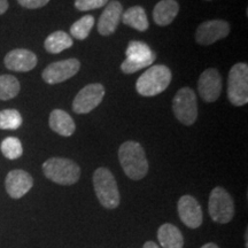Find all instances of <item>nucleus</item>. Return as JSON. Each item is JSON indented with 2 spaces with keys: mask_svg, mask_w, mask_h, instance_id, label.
Instances as JSON below:
<instances>
[{
  "mask_svg": "<svg viewBox=\"0 0 248 248\" xmlns=\"http://www.w3.org/2000/svg\"><path fill=\"white\" fill-rule=\"evenodd\" d=\"M119 160L125 175L133 181H139L147 175L148 161L139 142H123L119 150Z\"/></svg>",
  "mask_w": 248,
  "mask_h": 248,
  "instance_id": "nucleus-1",
  "label": "nucleus"
},
{
  "mask_svg": "<svg viewBox=\"0 0 248 248\" xmlns=\"http://www.w3.org/2000/svg\"><path fill=\"white\" fill-rule=\"evenodd\" d=\"M171 82V71L167 66H152L139 77L136 89L142 97H154L168 88Z\"/></svg>",
  "mask_w": 248,
  "mask_h": 248,
  "instance_id": "nucleus-2",
  "label": "nucleus"
},
{
  "mask_svg": "<svg viewBox=\"0 0 248 248\" xmlns=\"http://www.w3.org/2000/svg\"><path fill=\"white\" fill-rule=\"evenodd\" d=\"M46 178L60 185H73L80 177L78 164L63 157H51L43 163Z\"/></svg>",
  "mask_w": 248,
  "mask_h": 248,
  "instance_id": "nucleus-3",
  "label": "nucleus"
},
{
  "mask_svg": "<svg viewBox=\"0 0 248 248\" xmlns=\"http://www.w3.org/2000/svg\"><path fill=\"white\" fill-rule=\"evenodd\" d=\"M93 186L98 200L105 208L115 209L121 198L113 173L106 168H99L93 173Z\"/></svg>",
  "mask_w": 248,
  "mask_h": 248,
  "instance_id": "nucleus-4",
  "label": "nucleus"
},
{
  "mask_svg": "<svg viewBox=\"0 0 248 248\" xmlns=\"http://www.w3.org/2000/svg\"><path fill=\"white\" fill-rule=\"evenodd\" d=\"M125 55V60L121 64V70L124 74H133L142 68L151 67L156 58V54L152 51L146 43L137 42V40L129 43Z\"/></svg>",
  "mask_w": 248,
  "mask_h": 248,
  "instance_id": "nucleus-5",
  "label": "nucleus"
},
{
  "mask_svg": "<svg viewBox=\"0 0 248 248\" xmlns=\"http://www.w3.org/2000/svg\"><path fill=\"white\" fill-rule=\"evenodd\" d=\"M228 97L234 106H244L248 102V66L235 63L229 73Z\"/></svg>",
  "mask_w": 248,
  "mask_h": 248,
  "instance_id": "nucleus-6",
  "label": "nucleus"
},
{
  "mask_svg": "<svg viewBox=\"0 0 248 248\" xmlns=\"http://www.w3.org/2000/svg\"><path fill=\"white\" fill-rule=\"evenodd\" d=\"M172 110L176 119L185 125H192L198 117L197 94L190 88H183L172 100Z\"/></svg>",
  "mask_w": 248,
  "mask_h": 248,
  "instance_id": "nucleus-7",
  "label": "nucleus"
},
{
  "mask_svg": "<svg viewBox=\"0 0 248 248\" xmlns=\"http://www.w3.org/2000/svg\"><path fill=\"white\" fill-rule=\"evenodd\" d=\"M209 215L213 221L221 224L229 223L233 218L234 203L231 195L223 187H215L209 195Z\"/></svg>",
  "mask_w": 248,
  "mask_h": 248,
  "instance_id": "nucleus-8",
  "label": "nucleus"
},
{
  "mask_svg": "<svg viewBox=\"0 0 248 248\" xmlns=\"http://www.w3.org/2000/svg\"><path fill=\"white\" fill-rule=\"evenodd\" d=\"M105 97V88L99 83H93L83 88L73 101V110L76 114H88L101 104Z\"/></svg>",
  "mask_w": 248,
  "mask_h": 248,
  "instance_id": "nucleus-9",
  "label": "nucleus"
},
{
  "mask_svg": "<svg viewBox=\"0 0 248 248\" xmlns=\"http://www.w3.org/2000/svg\"><path fill=\"white\" fill-rule=\"evenodd\" d=\"M80 63L77 59H68L48 64L43 71L42 77L47 84H58L71 78L78 73Z\"/></svg>",
  "mask_w": 248,
  "mask_h": 248,
  "instance_id": "nucleus-10",
  "label": "nucleus"
},
{
  "mask_svg": "<svg viewBox=\"0 0 248 248\" xmlns=\"http://www.w3.org/2000/svg\"><path fill=\"white\" fill-rule=\"evenodd\" d=\"M230 33V26L226 21L210 20L202 22L195 31V40L200 45H212L225 38Z\"/></svg>",
  "mask_w": 248,
  "mask_h": 248,
  "instance_id": "nucleus-11",
  "label": "nucleus"
},
{
  "mask_svg": "<svg viewBox=\"0 0 248 248\" xmlns=\"http://www.w3.org/2000/svg\"><path fill=\"white\" fill-rule=\"evenodd\" d=\"M200 97L207 102H214L219 98L222 92V77L218 70L209 68L200 75L198 82Z\"/></svg>",
  "mask_w": 248,
  "mask_h": 248,
  "instance_id": "nucleus-12",
  "label": "nucleus"
},
{
  "mask_svg": "<svg viewBox=\"0 0 248 248\" xmlns=\"http://www.w3.org/2000/svg\"><path fill=\"white\" fill-rule=\"evenodd\" d=\"M178 215L181 221L190 229H197L202 224V209L199 202L191 195H183L179 199Z\"/></svg>",
  "mask_w": 248,
  "mask_h": 248,
  "instance_id": "nucleus-13",
  "label": "nucleus"
},
{
  "mask_svg": "<svg viewBox=\"0 0 248 248\" xmlns=\"http://www.w3.org/2000/svg\"><path fill=\"white\" fill-rule=\"evenodd\" d=\"M33 186V179L24 170H12L5 181V187L8 195L13 199H20L26 195Z\"/></svg>",
  "mask_w": 248,
  "mask_h": 248,
  "instance_id": "nucleus-14",
  "label": "nucleus"
},
{
  "mask_svg": "<svg viewBox=\"0 0 248 248\" xmlns=\"http://www.w3.org/2000/svg\"><path fill=\"white\" fill-rule=\"evenodd\" d=\"M122 14L123 6L120 1L111 0L110 2H108L98 21L99 33L102 36H109L115 32L122 18Z\"/></svg>",
  "mask_w": 248,
  "mask_h": 248,
  "instance_id": "nucleus-15",
  "label": "nucleus"
},
{
  "mask_svg": "<svg viewBox=\"0 0 248 248\" xmlns=\"http://www.w3.org/2000/svg\"><path fill=\"white\" fill-rule=\"evenodd\" d=\"M37 57L33 52L24 48H16L8 52L4 59V63L7 69L26 73L32 70L37 66Z\"/></svg>",
  "mask_w": 248,
  "mask_h": 248,
  "instance_id": "nucleus-16",
  "label": "nucleus"
},
{
  "mask_svg": "<svg viewBox=\"0 0 248 248\" xmlns=\"http://www.w3.org/2000/svg\"><path fill=\"white\" fill-rule=\"evenodd\" d=\"M49 128L63 137H70L76 130L74 120L67 111L62 109H54L49 114Z\"/></svg>",
  "mask_w": 248,
  "mask_h": 248,
  "instance_id": "nucleus-17",
  "label": "nucleus"
},
{
  "mask_svg": "<svg viewBox=\"0 0 248 248\" xmlns=\"http://www.w3.org/2000/svg\"><path fill=\"white\" fill-rule=\"evenodd\" d=\"M178 12L179 4L176 0H161L154 7V22L160 27L168 26L175 20Z\"/></svg>",
  "mask_w": 248,
  "mask_h": 248,
  "instance_id": "nucleus-18",
  "label": "nucleus"
},
{
  "mask_svg": "<svg viewBox=\"0 0 248 248\" xmlns=\"http://www.w3.org/2000/svg\"><path fill=\"white\" fill-rule=\"evenodd\" d=\"M157 239L162 248H183L184 246L182 232L170 223L160 226L157 231Z\"/></svg>",
  "mask_w": 248,
  "mask_h": 248,
  "instance_id": "nucleus-19",
  "label": "nucleus"
},
{
  "mask_svg": "<svg viewBox=\"0 0 248 248\" xmlns=\"http://www.w3.org/2000/svg\"><path fill=\"white\" fill-rule=\"evenodd\" d=\"M122 21L124 24L138 31H146L150 27L146 12L141 6H133L126 9L122 14Z\"/></svg>",
  "mask_w": 248,
  "mask_h": 248,
  "instance_id": "nucleus-20",
  "label": "nucleus"
},
{
  "mask_svg": "<svg viewBox=\"0 0 248 248\" xmlns=\"http://www.w3.org/2000/svg\"><path fill=\"white\" fill-rule=\"evenodd\" d=\"M44 46L48 53L58 54L73 46V38L64 31H55L45 39Z\"/></svg>",
  "mask_w": 248,
  "mask_h": 248,
  "instance_id": "nucleus-21",
  "label": "nucleus"
},
{
  "mask_svg": "<svg viewBox=\"0 0 248 248\" xmlns=\"http://www.w3.org/2000/svg\"><path fill=\"white\" fill-rule=\"evenodd\" d=\"M21 85L16 77L12 75L0 76V100H9L16 97Z\"/></svg>",
  "mask_w": 248,
  "mask_h": 248,
  "instance_id": "nucleus-22",
  "label": "nucleus"
},
{
  "mask_svg": "<svg viewBox=\"0 0 248 248\" xmlns=\"http://www.w3.org/2000/svg\"><path fill=\"white\" fill-rule=\"evenodd\" d=\"M94 22L95 20L92 15H85L71 26L70 35L78 40H84L89 37Z\"/></svg>",
  "mask_w": 248,
  "mask_h": 248,
  "instance_id": "nucleus-23",
  "label": "nucleus"
},
{
  "mask_svg": "<svg viewBox=\"0 0 248 248\" xmlns=\"http://www.w3.org/2000/svg\"><path fill=\"white\" fill-rule=\"evenodd\" d=\"M22 116L16 109H4L0 111V129L16 130L22 125Z\"/></svg>",
  "mask_w": 248,
  "mask_h": 248,
  "instance_id": "nucleus-24",
  "label": "nucleus"
},
{
  "mask_svg": "<svg viewBox=\"0 0 248 248\" xmlns=\"http://www.w3.org/2000/svg\"><path fill=\"white\" fill-rule=\"evenodd\" d=\"M1 153L8 160H16L21 157L23 154V147L21 144V140L16 137H7L5 138L0 146Z\"/></svg>",
  "mask_w": 248,
  "mask_h": 248,
  "instance_id": "nucleus-25",
  "label": "nucleus"
},
{
  "mask_svg": "<svg viewBox=\"0 0 248 248\" xmlns=\"http://www.w3.org/2000/svg\"><path fill=\"white\" fill-rule=\"evenodd\" d=\"M107 2L108 0H75V7L80 12H88L104 7Z\"/></svg>",
  "mask_w": 248,
  "mask_h": 248,
  "instance_id": "nucleus-26",
  "label": "nucleus"
},
{
  "mask_svg": "<svg viewBox=\"0 0 248 248\" xmlns=\"http://www.w3.org/2000/svg\"><path fill=\"white\" fill-rule=\"evenodd\" d=\"M49 0H17V2L22 7L28 9L42 8L48 4Z\"/></svg>",
  "mask_w": 248,
  "mask_h": 248,
  "instance_id": "nucleus-27",
  "label": "nucleus"
},
{
  "mask_svg": "<svg viewBox=\"0 0 248 248\" xmlns=\"http://www.w3.org/2000/svg\"><path fill=\"white\" fill-rule=\"evenodd\" d=\"M8 9V1L7 0H0V15L6 13Z\"/></svg>",
  "mask_w": 248,
  "mask_h": 248,
  "instance_id": "nucleus-28",
  "label": "nucleus"
},
{
  "mask_svg": "<svg viewBox=\"0 0 248 248\" xmlns=\"http://www.w3.org/2000/svg\"><path fill=\"white\" fill-rule=\"evenodd\" d=\"M142 248H160V247L157 246V245L155 243H153V241H147V243H145V245L142 246Z\"/></svg>",
  "mask_w": 248,
  "mask_h": 248,
  "instance_id": "nucleus-29",
  "label": "nucleus"
},
{
  "mask_svg": "<svg viewBox=\"0 0 248 248\" xmlns=\"http://www.w3.org/2000/svg\"><path fill=\"white\" fill-rule=\"evenodd\" d=\"M201 248H218L217 247V245H215V244H213V243H209V244H206V245H203L202 247Z\"/></svg>",
  "mask_w": 248,
  "mask_h": 248,
  "instance_id": "nucleus-30",
  "label": "nucleus"
},
{
  "mask_svg": "<svg viewBox=\"0 0 248 248\" xmlns=\"http://www.w3.org/2000/svg\"><path fill=\"white\" fill-rule=\"evenodd\" d=\"M207 1H210V0H207Z\"/></svg>",
  "mask_w": 248,
  "mask_h": 248,
  "instance_id": "nucleus-31",
  "label": "nucleus"
}]
</instances>
